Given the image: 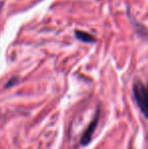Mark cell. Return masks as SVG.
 <instances>
[{
  "label": "cell",
  "instance_id": "obj_2",
  "mask_svg": "<svg viewBox=\"0 0 148 149\" xmlns=\"http://www.w3.org/2000/svg\"><path fill=\"white\" fill-rule=\"evenodd\" d=\"M99 115H95L94 119H93V121L90 123V125L87 127V129L85 130V132L83 133L82 137H81V145H87V144L89 143V142L91 141V138H92V135H93V132H94L95 128H97V123H99Z\"/></svg>",
  "mask_w": 148,
  "mask_h": 149
},
{
  "label": "cell",
  "instance_id": "obj_3",
  "mask_svg": "<svg viewBox=\"0 0 148 149\" xmlns=\"http://www.w3.org/2000/svg\"><path fill=\"white\" fill-rule=\"evenodd\" d=\"M74 35L77 40H79L81 42H84V43H94L95 42V38L92 35H90V33H86V31L75 30Z\"/></svg>",
  "mask_w": 148,
  "mask_h": 149
},
{
  "label": "cell",
  "instance_id": "obj_4",
  "mask_svg": "<svg viewBox=\"0 0 148 149\" xmlns=\"http://www.w3.org/2000/svg\"><path fill=\"white\" fill-rule=\"evenodd\" d=\"M17 80H18L17 78H11L9 81H8V83H7V84H6V87H10V86H11V85L15 84V83L17 82Z\"/></svg>",
  "mask_w": 148,
  "mask_h": 149
},
{
  "label": "cell",
  "instance_id": "obj_5",
  "mask_svg": "<svg viewBox=\"0 0 148 149\" xmlns=\"http://www.w3.org/2000/svg\"><path fill=\"white\" fill-rule=\"evenodd\" d=\"M146 89H147V91H148V86H147V88H146Z\"/></svg>",
  "mask_w": 148,
  "mask_h": 149
},
{
  "label": "cell",
  "instance_id": "obj_1",
  "mask_svg": "<svg viewBox=\"0 0 148 149\" xmlns=\"http://www.w3.org/2000/svg\"><path fill=\"white\" fill-rule=\"evenodd\" d=\"M133 94L140 111L145 118L148 119V91L146 87L141 82L137 81L133 85Z\"/></svg>",
  "mask_w": 148,
  "mask_h": 149
}]
</instances>
